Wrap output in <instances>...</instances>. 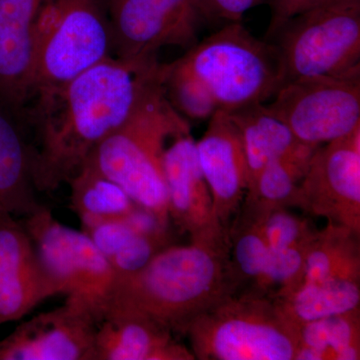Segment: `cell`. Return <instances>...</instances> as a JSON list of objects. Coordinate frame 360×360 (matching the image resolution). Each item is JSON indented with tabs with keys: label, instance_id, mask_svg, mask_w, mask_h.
<instances>
[{
	"label": "cell",
	"instance_id": "19",
	"mask_svg": "<svg viewBox=\"0 0 360 360\" xmlns=\"http://www.w3.org/2000/svg\"><path fill=\"white\" fill-rule=\"evenodd\" d=\"M35 191L30 146L0 103V220L34 212L40 205Z\"/></svg>",
	"mask_w": 360,
	"mask_h": 360
},
{
	"label": "cell",
	"instance_id": "4",
	"mask_svg": "<svg viewBox=\"0 0 360 360\" xmlns=\"http://www.w3.org/2000/svg\"><path fill=\"white\" fill-rule=\"evenodd\" d=\"M180 59L227 113L274 98L284 82L276 45L253 37L241 21L224 25Z\"/></svg>",
	"mask_w": 360,
	"mask_h": 360
},
{
	"label": "cell",
	"instance_id": "6",
	"mask_svg": "<svg viewBox=\"0 0 360 360\" xmlns=\"http://www.w3.org/2000/svg\"><path fill=\"white\" fill-rule=\"evenodd\" d=\"M110 56L106 0H44L34 25L30 101L37 92L65 84Z\"/></svg>",
	"mask_w": 360,
	"mask_h": 360
},
{
	"label": "cell",
	"instance_id": "21",
	"mask_svg": "<svg viewBox=\"0 0 360 360\" xmlns=\"http://www.w3.org/2000/svg\"><path fill=\"white\" fill-rule=\"evenodd\" d=\"M360 234L328 222L307 248L302 283L360 281ZM298 283V284H300Z\"/></svg>",
	"mask_w": 360,
	"mask_h": 360
},
{
	"label": "cell",
	"instance_id": "22",
	"mask_svg": "<svg viewBox=\"0 0 360 360\" xmlns=\"http://www.w3.org/2000/svg\"><path fill=\"white\" fill-rule=\"evenodd\" d=\"M316 148L303 146L292 155L267 165L246 193L239 210L257 215L274 208L297 207L300 182Z\"/></svg>",
	"mask_w": 360,
	"mask_h": 360
},
{
	"label": "cell",
	"instance_id": "5",
	"mask_svg": "<svg viewBox=\"0 0 360 360\" xmlns=\"http://www.w3.org/2000/svg\"><path fill=\"white\" fill-rule=\"evenodd\" d=\"M191 352L200 360H295L298 329L266 296L234 293L187 326Z\"/></svg>",
	"mask_w": 360,
	"mask_h": 360
},
{
	"label": "cell",
	"instance_id": "13",
	"mask_svg": "<svg viewBox=\"0 0 360 360\" xmlns=\"http://www.w3.org/2000/svg\"><path fill=\"white\" fill-rule=\"evenodd\" d=\"M96 326L87 310L65 300L0 340V360H96Z\"/></svg>",
	"mask_w": 360,
	"mask_h": 360
},
{
	"label": "cell",
	"instance_id": "30",
	"mask_svg": "<svg viewBox=\"0 0 360 360\" xmlns=\"http://www.w3.org/2000/svg\"><path fill=\"white\" fill-rule=\"evenodd\" d=\"M264 0H195L203 22H239L250 9Z\"/></svg>",
	"mask_w": 360,
	"mask_h": 360
},
{
	"label": "cell",
	"instance_id": "12",
	"mask_svg": "<svg viewBox=\"0 0 360 360\" xmlns=\"http://www.w3.org/2000/svg\"><path fill=\"white\" fill-rule=\"evenodd\" d=\"M189 125L175 132L162 158L170 220L191 238V243L229 251V232L213 206Z\"/></svg>",
	"mask_w": 360,
	"mask_h": 360
},
{
	"label": "cell",
	"instance_id": "1",
	"mask_svg": "<svg viewBox=\"0 0 360 360\" xmlns=\"http://www.w3.org/2000/svg\"><path fill=\"white\" fill-rule=\"evenodd\" d=\"M158 56H110L65 84L37 92L26 112L35 132L28 144L37 191H56L77 174L92 151L120 129L165 80Z\"/></svg>",
	"mask_w": 360,
	"mask_h": 360
},
{
	"label": "cell",
	"instance_id": "18",
	"mask_svg": "<svg viewBox=\"0 0 360 360\" xmlns=\"http://www.w3.org/2000/svg\"><path fill=\"white\" fill-rule=\"evenodd\" d=\"M238 130L248 168V191L272 161L292 155L305 144L264 103L229 113Z\"/></svg>",
	"mask_w": 360,
	"mask_h": 360
},
{
	"label": "cell",
	"instance_id": "23",
	"mask_svg": "<svg viewBox=\"0 0 360 360\" xmlns=\"http://www.w3.org/2000/svg\"><path fill=\"white\" fill-rule=\"evenodd\" d=\"M360 309L298 328L295 360H359Z\"/></svg>",
	"mask_w": 360,
	"mask_h": 360
},
{
	"label": "cell",
	"instance_id": "2",
	"mask_svg": "<svg viewBox=\"0 0 360 360\" xmlns=\"http://www.w3.org/2000/svg\"><path fill=\"white\" fill-rule=\"evenodd\" d=\"M234 293L229 251L168 245L139 271L116 276L105 314L139 315L184 335L196 316Z\"/></svg>",
	"mask_w": 360,
	"mask_h": 360
},
{
	"label": "cell",
	"instance_id": "9",
	"mask_svg": "<svg viewBox=\"0 0 360 360\" xmlns=\"http://www.w3.org/2000/svg\"><path fill=\"white\" fill-rule=\"evenodd\" d=\"M267 106L305 146L319 148L360 127V68L286 82Z\"/></svg>",
	"mask_w": 360,
	"mask_h": 360
},
{
	"label": "cell",
	"instance_id": "26",
	"mask_svg": "<svg viewBox=\"0 0 360 360\" xmlns=\"http://www.w3.org/2000/svg\"><path fill=\"white\" fill-rule=\"evenodd\" d=\"M269 251L257 222L238 212L229 229V259L236 293L255 285L264 271Z\"/></svg>",
	"mask_w": 360,
	"mask_h": 360
},
{
	"label": "cell",
	"instance_id": "31",
	"mask_svg": "<svg viewBox=\"0 0 360 360\" xmlns=\"http://www.w3.org/2000/svg\"><path fill=\"white\" fill-rule=\"evenodd\" d=\"M341 1L345 0H269L271 20L267 28L265 40L271 39L286 21L295 15Z\"/></svg>",
	"mask_w": 360,
	"mask_h": 360
},
{
	"label": "cell",
	"instance_id": "11",
	"mask_svg": "<svg viewBox=\"0 0 360 360\" xmlns=\"http://www.w3.org/2000/svg\"><path fill=\"white\" fill-rule=\"evenodd\" d=\"M297 207L360 234V127L315 149Z\"/></svg>",
	"mask_w": 360,
	"mask_h": 360
},
{
	"label": "cell",
	"instance_id": "29",
	"mask_svg": "<svg viewBox=\"0 0 360 360\" xmlns=\"http://www.w3.org/2000/svg\"><path fill=\"white\" fill-rule=\"evenodd\" d=\"M238 212L257 222L269 250L309 245L319 231L309 219L290 212L288 208H274L257 215Z\"/></svg>",
	"mask_w": 360,
	"mask_h": 360
},
{
	"label": "cell",
	"instance_id": "10",
	"mask_svg": "<svg viewBox=\"0 0 360 360\" xmlns=\"http://www.w3.org/2000/svg\"><path fill=\"white\" fill-rule=\"evenodd\" d=\"M106 1L115 58H151L162 47L188 51L198 42L203 20L195 0Z\"/></svg>",
	"mask_w": 360,
	"mask_h": 360
},
{
	"label": "cell",
	"instance_id": "27",
	"mask_svg": "<svg viewBox=\"0 0 360 360\" xmlns=\"http://www.w3.org/2000/svg\"><path fill=\"white\" fill-rule=\"evenodd\" d=\"M165 94L170 104L184 117L210 120L217 110V103L205 84L179 58L165 63Z\"/></svg>",
	"mask_w": 360,
	"mask_h": 360
},
{
	"label": "cell",
	"instance_id": "28",
	"mask_svg": "<svg viewBox=\"0 0 360 360\" xmlns=\"http://www.w3.org/2000/svg\"><path fill=\"white\" fill-rule=\"evenodd\" d=\"M309 246L269 250L262 276L248 291L274 300L293 290L302 281Z\"/></svg>",
	"mask_w": 360,
	"mask_h": 360
},
{
	"label": "cell",
	"instance_id": "16",
	"mask_svg": "<svg viewBox=\"0 0 360 360\" xmlns=\"http://www.w3.org/2000/svg\"><path fill=\"white\" fill-rule=\"evenodd\" d=\"M44 0H0V103L21 113L28 103L34 25Z\"/></svg>",
	"mask_w": 360,
	"mask_h": 360
},
{
	"label": "cell",
	"instance_id": "8",
	"mask_svg": "<svg viewBox=\"0 0 360 360\" xmlns=\"http://www.w3.org/2000/svg\"><path fill=\"white\" fill-rule=\"evenodd\" d=\"M21 222L60 295L87 310L98 323L116 279L115 270L103 252L84 231L61 224L44 205Z\"/></svg>",
	"mask_w": 360,
	"mask_h": 360
},
{
	"label": "cell",
	"instance_id": "7",
	"mask_svg": "<svg viewBox=\"0 0 360 360\" xmlns=\"http://www.w3.org/2000/svg\"><path fill=\"white\" fill-rule=\"evenodd\" d=\"M267 41L283 63L284 84L360 68V0H345L290 18Z\"/></svg>",
	"mask_w": 360,
	"mask_h": 360
},
{
	"label": "cell",
	"instance_id": "20",
	"mask_svg": "<svg viewBox=\"0 0 360 360\" xmlns=\"http://www.w3.org/2000/svg\"><path fill=\"white\" fill-rule=\"evenodd\" d=\"M271 300L281 316L298 329L309 322L359 309L360 281L302 283Z\"/></svg>",
	"mask_w": 360,
	"mask_h": 360
},
{
	"label": "cell",
	"instance_id": "25",
	"mask_svg": "<svg viewBox=\"0 0 360 360\" xmlns=\"http://www.w3.org/2000/svg\"><path fill=\"white\" fill-rule=\"evenodd\" d=\"M115 270L116 276L139 271L156 253L168 246L165 241L134 231L124 220H105L82 227Z\"/></svg>",
	"mask_w": 360,
	"mask_h": 360
},
{
	"label": "cell",
	"instance_id": "14",
	"mask_svg": "<svg viewBox=\"0 0 360 360\" xmlns=\"http://www.w3.org/2000/svg\"><path fill=\"white\" fill-rule=\"evenodd\" d=\"M58 295L22 222L13 217L0 220V326Z\"/></svg>",
	"mask_w": 360,
	"mask_h": 360
},
{
	"label": "cell",
	"instance_id": "17",
	"mask_svg": "<svg viewBox=\"0 0 360 360\" xmlns=\"http://www.w3.org/2000/svg\"><path fill=\"white\" fill-rule=\"evenodd\" d=\"M96 360H194L174 333L139 316L108 311L97 323Z\"/></svg>",
	"mask_w": 360,
	"mask_h": 360
},
{
	"label": "cell",
	"instance_id": "3",
	"mask_svg": "<svg viewBox=\"0 0 360 360\" xmlns=\"http://www.w3.org/2000/svg\"><path fill=\"white\" fill-rule=\"evenodd\" d=\"M187 125L168 101L162 82L124 124L96 146L86 162L168 226L163 153L170 137Z\"/></svg>",
	"mask_w": 360,
	"mask_h": 360
},
{
	"label": "cell",
	"instance_id": "24",
	"mask_svg": "<svg viewBox=\"0 0 360 360\" xmlns=\"http://www.w3.org/2000/svg\"><path fill=\"white\" fill-rule=\"evenodd\" d=\"M68 184L71 207L79 217L82 227L122 219L137 205L122 187L87 162Z\"/></svg>",
	"mask_w": 360,
	"mask_h": 360
},
{
	"label": "cell",
	"instance_id": "15",
	"mask_svg": "<svg viewBox=\"0 0 360 360\" xmlns=\"http://www.w3.org/2000/svg\"><path fill=\"white\" fill-rule=\"evenodd\" d=\"M195 148L217 219L229 232L248 193L245 153L229 113L217 110L210 118Z\"/></svg>",
	"mask_w": 360,
	"mask_h": 360
}]
</instances>
